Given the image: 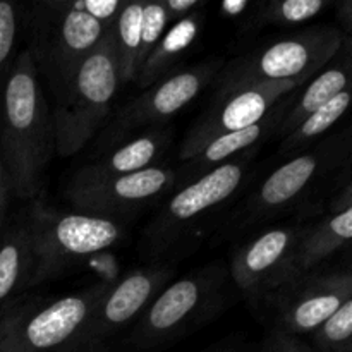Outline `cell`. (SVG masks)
I'll list each match as a JSON object with an SVG mask.
<instances>
[{"mask_svg": "<svg viewBox=\"0 0 352 352\" xmlns=\"http://www.w3.org/2000/svg\"><path fill=\"white\" fill-rule=\"evenodd\" d=\"M250 157L232 158L206 172L196 181L175 189L143 232V251L148 256H164L184 244L203 222L222 208L246 181Z\"/></svg>", "mask_w": 352, "mask_h": 352, "instance_id": "obj_8", "label": "cell"}, {"mask_svg": "<svg viewBox=\"0 0 352 352\" xmlns=\"http://www.w3.org/2000/svg\"><path fill=\"white\" fill-rule=\"evenodd\" d=\"M217 352H239V351H234V349H222V351H217Z\"/></svg>", "mask_w": 352, "mask_h": 352, "instance_id": "obj_33", "label": "cell"}, {"mask_svg": "<svg viewBox=\"0 0 352 352\" xmlns=\"http://www.w3.org/2000/svg\"><path fill=\"white\" fill-rule=\"evenodd\" d=\"M168 141H170V133L167 129H155L143 136L126 141L116 150L103 153L98 160L76 172L69 184L107 181V179H116L155 167L158 158L165 153Z\"/></svg>", "mask_w": 352, "mask_h": 352, "instance_id": "obj_18", "label": "cell"}, {"mask_svg": "<svg viewBox=\"0 0 352 352\" xmlns=\"http://www.w3.org/2000/svg\"><path fill=\"white\" fill-rule=\"evenodd\" d=\"M337 17H339V23L342 24L344 33L349 34L352 30V2L351 0H342V2L337 6Z\"/></svg>", "mask_w": 352, "mask_h": 352, "instance_id": "obj_32", "label": "cell"}, {"mask_svg": "<svg viewBox=\"0 0 352 352\" xmlns=\"http://www.w3.org/2000/svg\"><path fill=\"white\" fill-rule=\"evenodd\" d=\"M26 24L23 3L0 0V85L17 57V45Z\"/></svg>", "mask_w": 352, "mask_h": 352, "instance_id": "obj_25", "label": "cell"}, {"mask_svg": "<svg viewBox=\"0 0 352 352\" xmlns=\"http://www.w3.org/2000/svg\"><path fill=\"white\" fill-rule=\"evenodd\" d=\"M351 192V182H346L339 198L333 199L330 212L302 230L296 254V267L301 277L318 267L330 254L349 244L352 236Z\"/></svg>", "mask_w": 352, "mask_h": 352, "instance_id": "obj_16", "label": "cell"}, {"mask_svg": "<svg viewBox=\"0 0 352 352\" xmlns=\"http://www.w3.org/2000/svg\"><path fill=\"white\" fill-rule=\"evenodd\" d=\"M112 30L52 96L55 153L71 157L89 143L109 117L120 88Z\"/></svg>", "mask_w": 352, "mask_h": 352, "instance_id": "obj_2", "label": "cell"}, {"mask_svg": "<svg viewBox=\"0 0 352 352\" xmlns=\"http://www.w3.org/2000/svg\"><path fill=\"white\" fill-rule=\"evenodd\" d=\"M344 40L346 34L339 28L313 26L237 57L220 69L213 102L260 82L299 81L305 85L339 54Z\"/></svg>", "mask_w": 352, "mask_h": 352, "instance_id": "obj_4", "label": "cell"}, {"mask_svg": "<svg viewBox=\"0 0 352 352\" xmlns=\"http://www.w3.org/2000/svg\"><path fill=\"white\" fill-rule=\"evenodd\" d=\"M351 103V91L349 88L340 91L339 95L333 96L329 103H325L323 107H320L316 112H313L311 116L306 117L291 134L284 138L282 141V151H294L298 148L305 146V144L311 143L313 140H316L318 136L325 134L333 124H337L340 120V117L346 113V110L349 109Z\"/></svg>", "mask_w": 352, "mask_h": 352, "instance_id": "obj_23", "label": "cell"}, {"mask_svg": "<svg viewBox=\"0 0 352 352\" xmlns=\"http://www.w3.org/2000/svg\"><path fill=\"white\" fill-rule=\"evenodd\" d=\"M301 86L302 82L299 81H268L248 86L226 98L217 100L212 109L186 134L179 158L182 162L191 160L215 138L254 126L263 120L280 100L292 95Z\"/></svg>", "mask_w": 352, "mask_h": 352, "instance_id": "obj_13", "label": "cell"}, {"mask_svg": "<svg viewBox=\"0 0 352 352\" xmlns=\"http://www.w3.org/2000/svg\"><path fill=\"white\" fill-rule=\"evenodd\" d=\"M33 246L28 220H21L0 236V306L30 285Z\"/></svg>", "mask_w": 352, "mask_h": 352, "instance_id": "obj_20", "label": "cell"}, {"mask_svg": "<svg viewBox=\"0 0 352 352\" xmlns=\"http://www.w3.org/2000/svg\"><path fill=\"white\" fill-rule=\"evenodd\" d=\"M144 3H124L112 26L120 82H134L140 72V43Z\"/></svg>", "mask_w": 352, "mask_h": 352, "instance_id": "obj_22", "label": "cell"}, {"mask_svg": "<svg viewBox=\"0 0 352 352\" xmlns=\"http://www.w3.org/2000/svg\"><path fill=\"white\" fill-rule=\"evenodd\" d=\"M313 340L322 352H351L352 349V298L347 299L313 332Z\"/></svg>", "mask_w": 352, "mask_h": 352, "instance_id": "obj_26", "label": "cell"}, {"mask_svg": "<svg viewBox=\"0 0 352 352\" xmlns=\"http://www.w3.org/2000/svg\"><path fill=\"white\" fill-rule=\"evenodd\" d=\"M347 88H349V74H347L346 65H336L329 71L316 74L308 88L299 95V100L294 105H292L294 102V96H292L274 138H285L291 134L306 117L311 116L320 107L329 103L333 96Z\"/></svg>", "mask_w": 352, "mask_h": 352, "instance_id": "obj_21", "label": "cell"}, {"mask_svg": "<svg viewBox=\"0 0 352 352\" xmlns=\"http://www.w3.org/2000/svg\"><path fill=\"white\" fill-rule=\"evenodd\" d=\"M227 272L223 265L199 268L158 292L134 322L126 344L150 351L184 336L222 305Z\"/></svg>", "mask_w": 352, "mask_h": 352, "instance_id": "obj_6", "label": "cell"}, {"mask_svg": "<svg viewBox=\"0 0 352 352\" xmlns=\"http://www.w3.org/2000/svg\"><path fill=\"white\" fill-rule=\"evenodd\" d=\"M24 30L28 54L54 96L112 26L76 10L71 0H40L26 9Z\"/></svg>", "mask_w": 352, "mask_h": 352, "instance_id": "obj_3", "label": "cell"}, {"mask_svg": "<svg viewBox=\"0 0 352 352\" xmlns=\"http://www.w3.org/2000/svg\"><path fill=\"white\" fill-rule=\"evenodd\" d=\"M260 352H311L308 347L302 346L296 337L287 333H275L270 340L263 346Z\"/></svg>", "mask_w": 352, "mask_h": 352, "instance_id": "obj_28", "label": "cell"}, {"mask_svg": "<svg viewBox=\"0 0 352 352\" xmlns=\"http://www.w3.org/2000/svg\"><path fill=\"white\" fill-rule=\"evenodd\" d=\"M162 6H164L165 12H167L168 23H174V21L181 19V17L198 12L203 7V2H199V0H164Z\"/></svg>", "mask_w": 352, "mask_h": 352, "instance_id": "obj_29", "label": "cell"}, {"mask_svg": "<svg viewBox=\"0 0 352 352\" xmlns=\"http://www.w3.org/2000/svg\"><path fill=\"white\" fill-rule=\"evenodd\" d=\"M26 220L33 246V274L28 287L109 250L124 237L119 220L79 212H54L43 205H34Z\"/></svg>", "mask_w": 352, "mask_h": 352, "instance_id": "obj_7", "label": "cell"}, {"mask_svg": "<svg viewBox=\"0 0 352 352\" xmlns=\"http://www.w3.org/2000/svg\"><path fill=\"white\" fill-rule=\"evenodd\" d=\"M305 226H280L265 230L241 246L230 261V277L248 299L278 294L301 275L296 267L298 244Z\"/></svg>", "mask_w": 352, "mask_h": 352, "instance_id": "obj_10", "label": "cell"}, {"mask_svg": "<svg viewBox=\"0 0 352 352\" xmlns=\"http://www.w3.org/2000/svg\"><path fill=\"white\" fill-rule=\"evenodd\" d=\"M352 298V275H316L292 282L277 294L278 325L287 336L313 333Z\"/></svg>", "mask_w": 352, "mask_h": 352, "instance_id": "obj_15", "label": "cell"}, {"mask_svg": "<svg viewBox=\"0 0 352 352\" xmlns=\"http://www.w3.org/2000/svg\"><path fill=\"white\" fill-rule=\"evenodd\" d=\"M220 65L222 62L212 60L181 71H172L117 112L102 134V144L112 146L133 131L162 122L177 113L213 81L220 72Z\"/></svg>", "mask_w": 352, "mask_h": 352, "instance_id": "obj_11", "label": "cell"}, {"mask_svg": "<svg viewBox=\"0 0 352 352\" xmlns=\"http://www.w3.org/2000/svg\"><path fill=\"white\" fill-rule=\"evenodd\" d=\"M170 274L172 270L167 265H153L107 284L105 292L86 327L79 352L103 351V344L110 337L140 318L151 299L164 289Z\"/></svg>", "mask_w": 352, "mask_h": 352, "instance_id": "obj_14", "label": "cell"}, {"mask_svg": "<svg viewBox=\"0 0 352 352\" xmlns=\"http://www.w3.org/2000/svg\"><path fill=\"white\" fill-rule=\"evenodd\" d=\"M168 17L162 2L144 3L143 26H141V43H140V69L148 58L155 45L160 41L162 34L168 26Z\"/></svg>", "mask_w": 352, "mask_h": 352, "instance_id": "obj_27", "label": "cell"}, {"mask_svg": "<svg viewBox=\"0 0 352 352\" xmlns=\"http://www.w3.org/2000/svg\"><path fill=\"white\" fill-rule=\"evenodd\" d=\"M201 26L203 14L199 10L168 24L165 33L162 34L160 41L155 45L144 64L141 65L134 82H138L141 88H146V86L150 88L155 82L170 74L174 65L195 45Z\"/></svg>", "mask_w": 352, "mask_h": 352, "instance_id": "obj_19", "label": "cell"}, {"mask_svg": "<svg viewBox=\"0 0 352 352\" xmlns=\"http://www.w3.org/2000/svg\"><path fill=\"white\" fill-rule=\"evenodd\" d=\"M349 148L347 134H333L313 150L282 164L248 196L234 220L236 227L260 223L311 198L340 168L349 167Z\"/></svg>", "mask_w": 352, "mask_h": 352, "instance_id": "obj_9", "label": "cell"}, {"mask_svg": "<svg viewBox=\"0 0 352 352\" xmlns=\"http://www.w3.org/2000/svg\"><path fill=\"white\" fill-rule=\"evenodd\" d=\"M98 352H103V351H98Z\"/></svg>", "mask_w": 352, "mask_h": 352, "instance_id": "obj_34", "label": "cell"}, {"mask_svg": "<svg viewBox=\"0 0 352 352\" xmlns=\"http://www.w3.org/2000/svg\"><path fill=\"white\" fill-rule=\"evenodd\" d=\"M105 284L10 309L0 318V352H79Z\"/></svg>", "mask_w": 352, "mask_h": 352, "instance_id": "obj_5", "label": "cell"}, {"mask_svg": "<svg viewBox=\"0 0 352 352\" xmlns=\"http://www.w3.org/2000/svg\"><path fill=\"white\" fill-rule=\"evenodd\" d=\"M54 155L50 107L36 67L23 50L0 85V157L12 195L34 198Z\"/></svg>", "mask_w": 352, "mask_h": 352, "instance_id": "obj_1", "label": "cell"}, {"mask_svg": "<svg viewBox=\"0 0 352 352\" xmlns=\"http://www.w3.org/2000/svg\"><path fill=\"white\" fill-rule=\"evenodd\" d=\"M327 6L329 2L323 0H270V2L256 3L253 24L254 26H267V24L294 26L316 17Z\"/></svg>", "mask_w": 352, "mask_h": 352, "instance_id": "obj_24", "label": "cell"}, {"mask_svg": "<svg viewBox=\"0 0 352 352\" xmlns=\"http://www.w3.org/2000/svg\"><path fill=\"white\" fill-rule=\"evenodd\" d=\"M251 7H253V3L248 2V0H226L220 6V12L227 17H241Z\"/></svg>", "mask_w": 352, "mask_h": 352, "instance_id": "obj_31", "label": "cell"}, {"mask_svg": "<svg viewBox=\"0 0 352 352\" xmlns=\"http://www.w3.org/2000/svg\"><path fill=\"white\" fill-rule=\"evenodd\" d=\"M292 96L289 95L284 100V105H280V102L272 109V112L265 117L263 120H260L254 126L246 127V129L236 131V133L222 134V136L215 138L213 141H210L195 158L186 162V165H182L177 170V188H182L188 182L196 181L198 177H201L206 172L213 170V168L220 167V165L227 164L232 158L239 157L243 151L250 150L251 146H254L256 143H260L263 138L274 136L275 131H277L278 124H280L282 117H284L285 109L291 103Z\"/></svg>", "mask_w": 352, "mask_h": 352, "instance_id": "obj_17", "label": "cell"}, {"mask_svg": "<svg viewBox=\"0 0 352 352\" xmlns=\"http://www.w3.org/2000/svg\"><path fill=\"white\" fill-rule=\"evenodd\" d=\"M177 188L175 168L155 167L88 184H67L64 196L76 212L119 220L141 212Z\"/></svg>", "mask_w": 352, "mask_h": 352, "instance_id": "obj_12", "label": "cell"}, {"mask_svg": "<svg viewBox=\"0 0 352 352\" xmlns=\"http://www.w3.org/2000/svg\"><path fill=\"white\" fill-rule=\"evenodd\" d=\"M10 195H12V188H10V181L9 175H7L6 165H3L2 157H0V223H2L3 213H6Z\"/></svg>", "mask_w": 352, "mask_h": 352, "instance_id": "obj_30", "label": "cell"}]
</instances>
